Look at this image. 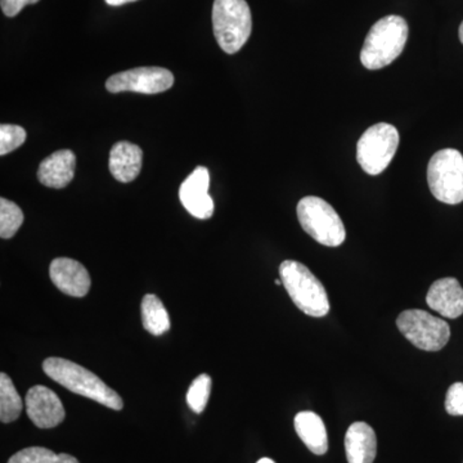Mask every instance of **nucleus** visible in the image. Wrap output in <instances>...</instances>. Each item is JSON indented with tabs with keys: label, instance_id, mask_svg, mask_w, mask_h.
<instances>
[{
	"label": "nucleus",
	"instance_id": "nucleus-27",
	"mask_svg": "<svg viewBox=\"0 0 463 463\" xmlns=\"http://www.w3.org/2000/svg\"><path fill=\"white\" fill-rule=\"evenodd\" d=\"M458 35H459V41H461V43L463 44V23L461 24V26H459Z\"/></svg>",
	"mask_w": 463,
	"mask_h": 463
},
{
	"label": "nucleus",
	"instance_id": "nucleus-21",
	"mask_svg": "<svg viewBox=\"0 0 463 463\" xmlns=\"http://www.w3.org/2000/svg\"><path fill=\"white\" fill-rule=\"evenodd\" d=\"M24 223L23 210L7 199H0V237L12 239Z\"/></svg>",
	"mask_w": 463,
	"mask_h": 463
},
{
	"label": "nucleus",
	"instance_id": "nucleus-10",
	"mask_svg": "<svg viewBox=\"0 0 463 463\" xmlns=\"http://www.w3.org/2000/svg\"><path fill=\"white\" fill-rule=\"evenodd\" d=\"M210 173L205 166H197L179 188L182 205L197 219H209L214 214V201L209 194Z\"/></svg>",
	"mask_w": 463,
	"mask_h": 463
},
{
	"label": "nucleus",
	"instance_id": "nucleus-2",
	"mask_svg": "<svg viewBox=\"0 0 463 463\" xmlns=\"http://www.w3.org/2000/svg\"><path fill=\"white\" fill-rule=\"evenodd\" d=\"M408 24L401 16H386L377 21L365 36L361 52L362 65L380 70L394 62L408 41Z\"/></svg>",
	"mask_w": 463,
	"mask_h": 463
},
{
	"label": "nucleus",
	"instance_id": "nucleus-15",
	"mask_svg": "<svg viewBox=\"0 0 463 463\" xmlns=\"http://www.w3.org/2000/svg\"><path fill=\"white\" fill-rule=\"evenodd\" d=\"M345 452L349 463H373L377 455V438L365 422H354L347 429Z\"/></svg>",
	"mask_w": 463,
	"mask_h": 463
},
{
	"label": "nucleus",
	"instance_id": "nucleus-22",
	"mask_svg": "<svg viewBox=\"0 0 463 463\" xmlns=\"http://www.w3.org/2000/svg\"><path fill=\"white\" fill-rule=\"evenodd\" d=\"M212 392V377L203 373L194 380L187 392V403L194 412L203 413Z\"/></svg>",
	"mask_w": 463,
	"mask_h": 463
},
{
	"label": "nucleus",
	"instance_id": "nucleus-11",
	"mask_svg": "<svg viewBox=\"0 0 463 463\" xmlns=\"http://www.w3.org/2000/svg\"><path fill=\"white\" fill-rule=\"evenodd\" d=\"M26 413L39 429L56 428L65 420L66 411L56 392L36 385L26 394Z\"/></svg>",
	"mask_w": 463,
	"mask_h": 463
},
{
	"label": "nucleus",
	"instance_id": "nucleus-6",
	"mask_svg": "<svg viewBox=\"0 0 463 463\" xmlns=\"http://www.w3.org/2000/svg\"><path fill=\"white\" fill-rule=\"evenodd\" d=\"M428 182L432 196L448 205L463 203V156L457 149L446 148L431 157Z\"/></svg>",
	"mask_w": 463,
	"mask_h": 463
},
{
	"label": "nucleus",
	"instance_id": "nucleus-14",
	"mask_svg": "<svg viewBox=\"0 0 463 463\" xmlns=\"http://www.w3.org/2000/svg\"><path fill=\"white\" fill-rule=\"evenodd\" d=\"M76 156L70 149H61L42 161L38 179L45 187L65 188L75 176Z\"/></svg>",
	"mask_w": 463,
	"mask_h": 463
},
{
	"label": "nucleus",
	"instance_id": "nucleus-4",
	"mask_svg": "<svg viewBox=\"0 0 463 463\" xmlns=\"http://www.w3.org/2000/svg\"><path fill=\"white\" fill-rule=\"evenodd\" d=\"M213 27L219 47L237 53L249 41L252 30L251 11L246 0H215Z\"/></svg>",
	"mask_w": 463,
	"mask_h": 463
},
{
	"label": "nucleus",
	"instance_id": "nucleus-18",
	"mask_svg": "<svg viewBox=\"0 0 463 463\" xmlns=\"http://www.w3.org/2000/svg\"><path fill=\"white\" fill-rule=\"evenodd\" d=\"M142 323L145 330L154 336H161L170 330V317L163 301L156 295H146L142 300Z\"/></svg>",
	"mask_w": 463,
	"mask_h": 463
},
{
	"label": "nucleus",
	"instance_id": "nucleus-25",
	"mask_svg": "<svg viewBox=\"0 0 463 463\" xmlns=\"http://www.w3.org/2000/svg\"><path fill=\"white\" fill-rule=\"evenodd\" d=\"M39 0H0L3 14L7 17H14L23 11L26 5H35Z\"/></svg>",
	"mask_w": 463,
	"mask_h": 463
},
{
	"label": "nucleus",
	"instance_id": "nucleus-19",
	"mask_svg": "<svg viewBox=\"0 0 463 463\" xmlns=\"http://www.w3.org/2000/svg\"><path fill=\"white\" fill-rule=\"evenodd\" d=\"M24 410V402L18 395L11 377L0 373V421L11 423L16 421Z\"/></svg>",
	"mask_w": 463,
	"mask_h": 463
},
{
	"label": "nucleus",
	"instance_id": "nucleus-24",
	"mask_svg": "<svg viewBox=\"0 0 463 463\" xmlns=\"http://www.w3.org/2000/svg\"><path fill=\"white\" fill-rule=\"evenodd\" d=\"M446 411L450 416H463V383H456L448 389Z\"/></svg>",
	"mask_w": 463,
	"mask_h": 463
},
{
	"label": "nucleus",
	"instance_id": "nucleus-20",
	"mask_svg": "<svg viewBox=\"0 0 463 463\" xmlns=\"http://www.w3.org/2000/svg\"><path fill=\"white\" fill-rule=\"evenodd\" d=\"M8 463H79L74 456L52 452L47 448L30 447L9 458Z\"/></svg>",
	"mask_w": 463,
	"mask_h": 463
},
{
	"label": "nucleus",
	"instance_id": "nucleus-7",
	"mask_svg": "<svg viewBox=\"0 0 463 463\" xmlns=\"http://www.w3.org/2000/svg\"><path fill=\"white\" fill-rule=\"evenodd\" d=\"M398 147L399 133L394 125H373L358 141L356 160L365 173L379 175L390 165Z\"/></svg>",
	"mask_w": 463,
	"mask_h": 463
},
{
	"label": "nucleus",
	"instance_id": "nucleus-8",
	"mask_svg": "<svg viewBox=\"0 0 463 463\" xmlns=\"http://www.w3.org/2000/svg\"><path fill=\"white\" fill-rule=\"evenodd\" d=\"M397 326L405 339L425 352H439L450 339L449 325L425 310H405L398 317Z\"/></svg>",
	"mask_w": 463,
	"mask_h": 463
},
{
	"label": "nucleus",
	"instance_id": "nucleus-28",
	"mask_svg": "<svg viewBox=\"0 0 463 463\" xmlns=\"http://www.w3.org/2000/svg\"><path fill=\"white\" fill-rule=\"evenodd\" d=\"M257 463H276L273 461V459H270V458H261V459H259V461Z\"/></svg>",
	"mask_w": 463,
	"mask_h": 463
},
{
	"label": "nucleus",
	"instance_id": "nucleus-12",
	"mask_svg": "<svg viewBox=\"0 0 463 463\" xmlns=\"http://www.w3.org/2000/svg\"><path fill=\"white\" fill-rule=\"evenodd\" d=\"M50 276L54 286L69 297L84 298L90 292V273L74 259H54L51 263Z\"/></svg>",
	"mask_w": 463,
	"mask_h": 463
},
{
	"label": "nucleus",
	"instance_id": "nucleus-16",
	"mask_svg": "<svg viewBox=\"0 0 463 463\" xmlns=\"http://www.w3.org/2000/svg\"><path fill=\"white\" fill-rule=\"evenodd\" d=\"M143 152L139 146L130 142L115 143L109 154V172L116 181L133 182L142 169Z\"/></svg>",
	"mask_w": 463,
	"mask_h": 463
},
{
	"label": "nucleus",
	"instance_id": "nucleus-26",
	"mask_svg": "<svg viewBox=\"0 0 463 463\" xmlns=\"http://www.w3.org/2000/svg\"><path fill=\"white\" fill-rule=\"evenodd\" d=\"M111 7H120V5H128V3L137 2V0H105Z\"/></svg>",
	"mask_w": 463,
	"mask_h": 463
},
{
	"label": "nucleus",
	"instance_id": "nucleus-1",
	"mask_svg": "<svg viewBox=\"0 0 463 463\" xmlns=\"http://www.w3.org/2000/svg\"><path fill=\"white\" fill-rule=\"evenodd\" d=\"M43 370L48 377L75 394L83 395L114 411L123 410V399L115 390L109 388L99 376L74 362L63 358H48L43 364Z\"/></svg>",
	"mask_w": 463,
	"mask_h": 463
},
{
	"label": "nucleus",
	"instance_id": "nucleus-17",
	"mask_svg": "<svg viewBox=\"0 0 463 463\" xmlns=\"http://www.w3.org/2000/svg\"><path fill=\"white\" fill-rule=\"evenodd\" d=\"M295 430L307 449L317 456H323L328 450V437L321 417L310 411L298 412L294 420Z\"/></svg>",
	"mask_w": 463,
	"mask_h": 463
},
{
	"label": "nucleus",
	"instance_id": "nucleus-23",
	"mask_svg": "<svg viewBox=\"0 0 463 463\" xmlns=\"http://www.w3.org/2000/svg\"><path fill=\"white\" fill-rule=\"evenodd\" d=\"M27 138L26 130L18 125L3 124L0 127V155L5 156L9 152L21 147Z\"/></svg>",
	"mask_w": 463,
	"mask_h": 463
},
{
	"label": "nucleus",
	"instance_id": "nucleus-9",
	"mask_svg": "<svg viewBox=\"0 0 463 463\" xmlns=\"http://www.w3.org/2000/svg\"><path fill=\"white\" fill-rule=\"evenodd\" d=\"M174 75L163 67H138L112 75L106 81L109 93L134 91V93L157 94L173 87Z\"/></svg>",
	"mask_w": 463,
	"mask_h": 463
},
{
	"label": "nucleus",
	"instance_id": "nucleus-5",
	"mask_svg": "<svg viewBox=\"0 0 463 463\" xmlns=\"http://www.w3.org/2000/svg\"><path fill=\"white\" fill-rule=\"evenodd\" d=\"M301 228L328 248H337L346 239V231L336 210L321 197L307 196L298 203Z\"/></svg>",
	"mask_w": 463,
	"mask_h": 463
},
{
	"label": "nucleus",
	"instance_id": "nucleus-29",
	"mask_svg": "<svg viewBox=\"0 0 463 463\" xmlns=\"http://www.w3.org/2000/svg\"><path fill=\"white\" fill-rule=\"evenodd\" d=\"M276 285H277V286L283 285V283H282V279H276Z\"/></svg>",
	"mask_w": 463,
	"mask_h": 463
},
{
	"label": "nucleus",
	"instance_id": "nucleus-13",
	"mask_svg": "<svg viewBox=\"0 0 463 463\" xmlns=\"http://www.w3.org/2000/svg\"><path fill=\"white\" fill-rule=\"evenodd\" d=\"M426 303L446 318L456 319L463 315V288L453 277L438 279L429 289Z\"/></svg>",
	"mask_w": 463,
	"mask_h": 463
},
{
	"label": "nucleus",
	"instance_id": "nucleus-3",
	"mask_svg": "<svg viewBox=\"0 0 463 463\" xmlns=\"http://www.w3.org/2000/svg\"><path fill=\"white\" fill-rule=\"evenodd\" d=\"M283 286L295 304L307 316L321 318L330 312L327 292L309 268L295 260L283 261L279 267Z\"/></svg>",
	"mask_w": 463,
	"mask_h": 463
}]
</instances>
